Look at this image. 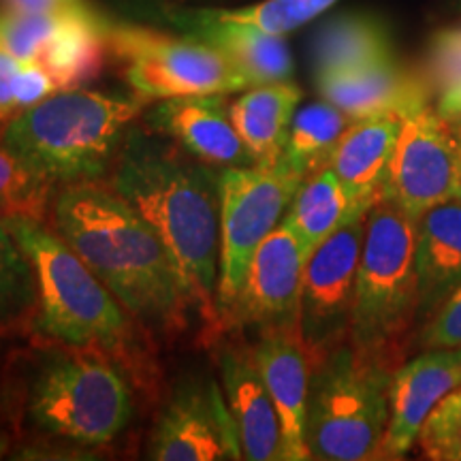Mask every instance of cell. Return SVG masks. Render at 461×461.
<instances>
[{
  "instance_id": "cell-34",
  "label": "cell",
  "mask_w": 461,
  "mask_h": 461,
  "mask_svg": "<svg viewBox=\"0 0 461 461\" xmlns=\"http://www.w3.org/2000/svg\"><path fill=\"white\" fill-rule=\"evenodd\" d=\"M54 92H58L54 79H51V75L45 71L41 62H20V71H17L15 77L17 113L39 105V103L54 95Z\"/></svg>"
},
{
  "instance_id": "cell-22",
  "label": "cell",
  "mask_w": 461,
  "mask_h": 461,
  "mask_svg": "<svg viewBox=\"0 0 461 461\" xmlns=\"http://www.w3.org/2000/svg\"><path fill=\"white\" fill-rule=\"evenodd\" d=\"M107 58V20L77 0L39 62L51 75L58 90H73L99 77Z\"/></svg>"
},
{
  "instance_id": "cell-37",
  "label": "cell",
  "mask_w": 461,
  "mask_h": 461,
  "mask_svg": "<svg viewBox=\"0 0 461 461\" xmlns=\"http://www.w3.org/2000/svg\"><path fill=\"white\" fill-rule=\"evenodd\" d=\"M457 201H461V194H459V199H457Z\"/></svg>"
},
{
  "instance_id": "cell-19",
  "label": "cell",
  "mask_w": 461,
  "mask_h": 461,
  "mask_svg": "<svg viewBox=\"0 0 461 461\" xmlns=\"http://www.w3.org/2000/svg\"><path fill=\"white\" fill-rule=\"evenodd\" d=\"M173 24L190 32V37L214 45L229 58L230 65L248 79L263 86L288 82L293 77V56L280 34H269L255 26L222 20L216 11H180L171 15Z\"/></svg>"
},
{
  "instance_id": "cell-13",
  "label": "cell",
  "mask_w": 461,
  "mask_h": 461,
  "mask_svg": "<svg viewBox=\"0 0 461 461\" xmlns=\"http://www.w3.org/2000/svg\"><path fill=\"white\" fill-rule=\"evenodd\" d=\"M157 461L244 459L222 387L207 376L184 378L169 397L148 445Z\"/></svg>"
},
{
  "instance_id": "cell-1",
  "label": "cell",
  "mask_w": 461,
  "mask_h": 461,
  "mask_svg": "<svg viewBox=\"0 0 461 461\" xmlns=\"http://www.w3.org/2000/svg\"><path fill=\"white\" fill-rule=\"evenodd\" d=\"M221 176L152 129L131 126L109 186L158 233L203 319V342L218 322Z\"/></svg>"
},
{
  "instance_id": "cell-10",
  "label": "cell",
  "mask_w": 461,
  "mask_h": 461,
  "mask_svg": "<svg viewBox=\"0 0 461 461\" xmlns=\"http://www.w3.org/2000/svg\"><path fill=\"white\" fill-rule=\"evenodd\" d=\"M461 194V115L434 103L406 115L380 199L419 221Z\"/></svg>"
},
{
  "instance_id": "cell-36",
  "label": "cell",
  "mask_w": 461,
  "mask_h": 461,
  "mask_svg": "<svg viewBox=\"0 0 461 461\" xmlns=\"http://www.w3.org/2000/svg\"><path fill=\"white\" fill-rule=\"evenodd\" d=\"M77 0H5V11L14 14H56L65 11Z\"/></svg>"
},
{
  "instance_id": "cell-23",
  "label": "cell",
  "mask_w": 461,
  "mask_h": 461,
  "mask_svg": "<svg viewBox=\"0 0 461 461\" xmlns=\"http://www.w3.org/2000/svg\"><path fill=\"white\" fill-rule=\"evenodd\" d=\"M299 101L302 90L288 79L252 86L229 105L235 131L240 132L257 165L280 163Z\"/></svg>"
},
{
  "instance_id": "cell-7",
  "label": "cell",
  "mask_w": 461,
  "mask_h": 461,
  "mask_svg": "<svg viewBox=\"0 0 461 461\" xmlns=\"http://www.w3.org/2000/svg\"><path fill=\"white\" fill-rule=\"evenodd\" d=\"M393 372L350 339L312 363L305 414L310 459H376L389 423Z\"/></svg>"
},
{
  "instance_id": "cell-27",
  "label": "cell",
  "mask_w": 461,
  "mask_h": 461,
  "mask_svg": "<svg viewBox=\"0 0 461 461\" xmlns=\"http://www.w3.org/2000/svg\"><path fill=\"white\" fill-rule=\"evenodd\" d=\"M37 299L31 258L0 221V336L32 330Z\"/></svg>"
},
{
  "instance_id": "cell-6",
  "label": "cell",
  "mask_w": 461,
  "mask_h": 461,
  "mask_svg": "<svg viewBox=\"0 0 461 461\" xmlns=\"http://www.w3.org/2000/svg\"><path fill=\"white\" fill-rule=\"evenodd\" d=\"M26 391V419L41 436L73 447L113 442L132 419L131 378L96 350L45 342Z\"/></svg>"
},
{
  "instance_id": "cell-26",
  "label": "cell",
  "mask_w": 461,
  "mask_h": 461,
  "mask_svg": "<svg viewBox=\"0 0 461 461\" xmlns=\"http://www.w3.org/2000/svg\"><path fill=\"white\" fill-rule=\"evenodd\" d=\"M353 122L355 120L350 115L325 99L310 103L293 115L280 160L305 180L310 173L330 165L333 149Z\"/></svg>"
},
{
  "instance_id": "cell-24",
  "label": "cell",
  "mask_w": 461,
  "mask_h": 461,
  "mask_svg": "<svg viewBox=\"0 0 461 461\" xmlns=\"http://www.w3.org/2000/svg\"><path fill=\"white\" fill-rule=\"evenodd\" d=\"M366 214L355 210L342 182L330 165L310 173L297 188L295 197L288 205L282 224L295 235L299 244L310 257L316 246H321L336 230L346 227Z\"/></svg>"
},
{
  "instance_id": "cell-16",
  "label": "cell",
  "mask_w": 461,
  "mask_h": 461,
  "mask_svg": "<svg viewBox=\"0 0 461 461\" xmlns=\"http://www.w3.org/2000/svg\"><path fill=\"white\" fill-rule=\"evenodd\" d=\"M148 129L218 169L257 165L229 113L227 95L165 99L146 113Z\"/></svg>"
},
{
  "instance_id": "cell-8",
  "label": "cell",
  "mask_w": 461,
  "mask_h": 461,
  "mask_svg": "<svg viewBox=\"0 0 461 461\" xmlns=\"http://www.w3.org/2000/svg\"><path fill=\"white\" fill-rule=\"evenodd\" d=\"M107 45L126 84L148 101L230 95L250 88L238 67L201 39L107 22Z\"/></svg>"
},
{
  "instance_id": "cell-12",
  "label": "cell",
  "mask_w": 461,
  "mask_h": 461,
  "mask_svg": "<svg viewBox=\"0 0 461 461\" xmlns=\"http://www.w3.org/2000/svg\"><path fill=\"white\" fill-rule=\"evenodd\" d=\"M305 261L308 255L302 244L280 222L257 248L240 295L224 314L212 344L229 333L252 330L261 336L272 330L299 327Z\"/></svg>"
},
{
  "instance_id": "cell-4",
  "label": "cell",
  "mask_w": 461,
  "mask_h": 461,
  "mask_svg": "<svg viewBox=\"0 0 461 461\" xmlns=\"http://www.w3.org/2000/svg\"><path fill=\"white\" fill-rule=\"evenodd\" d=\"M148 105L140 95L58 90L5 126L0 146L51 186L109 177L132 122Z\"/></svg>"
},
{
  "instance_id": "cell-32",
  "label": "cell",
  "mask_w": 461,
  "mask_h": 461,
  "mask_svg": "<svg viewBox=\"0 0 461 461\" xmlns=\"http://www.w3.org/2000/svg\"><path fill=\"white\" fill-rule=\"evenodd\" d=\"M420 453L434 461H461V387L438 402L420 428Z\"/></svg>"
},
{
  "instance_id": "cell-30",
  "label": "cell",
  "mask_w": 461,
  "mask_h": 461,
  "mask_svg": "<svg viewBox=\"0 0 461 461\" xmlns=\"http://www.w3.org/2000/svg\"><path fill=\"white\" fill-rule=\"evenodd\" d=\"M428 79L434 105L442 113L461 115V28H448L434 37Z\"/></svg>"
},
{
  "instance_id": "cell-33",
  "label": "cell",
  "mask_w": 461,
  "mask_h": 461,
  "mask_svg": "<svg viewBox=\"0 0 461 461\" xmlns=\"http://www.w3.org/2000/svg\"><path fill=\"white\" fill-rule=\"evenodd\" d=\"M420 350L461 348V285L419 330Z\"/></svg>"
},
{
  "instance_id": "cell-20",
  "label": "cell",
  "mask_w": 461,
  "mask_h": 461,
  "mask_svg": "<svg viewBox=\"0 0 461 461\" xmlns=\"http://www.w3.org/2000/svg\"><path fill=\"white\" fill-rule=\"evenodd\" d=\"M402 122L403 115L400 113L355 120L333 149L330 167L359 214H367L380 199Z\"/></svg>"
},
{
  "instance_id": "cell-29",
  "label": "cell",
  "mask_w": 461,
  "mask_h": 461,
  "mask_svg": "<svg viewBox=\"0 0 461 461\" xmlns=\"http://www.w3.org/2000/svg\"><path fill=\"white\" fill-rule=\"evenodd\" d=\"M71 7L56 11V14H14V11H5V14H0V45L11 51L17 60L39 62L43 50L48 48L54 34L65 24V17Z\"/></svg>"
},
{
  "instance_id": "cell-28",
  "label": "cell",
  "mask_w": 461,
  "mask_h": 461,
  "mask_svg": "<svg viewBox=\"0 0 461 461\" xmlns=\"http://www.w3.org/2000/svg\"><path fill=\"white\" fill-rule=\"evenodd\" d=\"M54 188L28 169L9 149L0 146V221L34 218L45 222L51 210Z\"/></svg>"
},
{
  "instance_id": "cell-21",
  "label": "cell",
  "mask_w": 461,
  "mask_h": 461,
  "mask_svg": "<svg viewBox=\"0 0 461 461\" xmlns=\"http://www.w3.org/2000/svg\"><path fill=\"white\" fill-rule=\"evenodd\" d=\"M419 330L461 285V201L431 207L417 222Z\"/></svg>"
},
{
  "instance_id": "cell-15",
  "label": "cell",
  "mask_w": 461,
  "mask_h": 461,
  "mask_svg": "<svg viewBox=\"0 0 461 461\" xmlns=\"http://www.w3.org/2000/svg\"><path fill=\"white\" fill-rule=\"evenodd\" d=\"M221 387L227 400L241 455L250 461H285L282 425L252 346L216 339Z\"/></svg>"
},
{
  "instance_id": "cell-2",
  "label": "cell",
  "mask_w": 461,
  "mask_h": 461,
  "mask_svg": "<svg viewBox=\"0 0 461 461\" xmlns=\"http://www.w3.org/2000/svg\"><path fill=\"white\" fill-rule=\"evenodd\" d=\"M51 229L77 252L149 333H180L194 310L180 269L158 233L109 184L62 186Z\"/></svg>"
},
{
  "instance_id": "cell-18",
  "label": "cell",
  "mask_w": 461,
  "mask_h": 461,
  "mask_svg": "<svg viewBox=\"0 0 461 461\" xmlns=\"http://www.w3.org/2000/svg\"><path fill=\"white\" fill-rule=\"evenodd\" d=\"M316 86L322 99L353 120L383 113H400L406 118L434 99L429 79L403 71L395 60L355 71L316 75Z\"/></svg>"
},
{
  "instance_id": "cell-17",
  "label": "cell",
  "mask_w": 461,
  "mask_h": 461,
  "mask_svg": "<svg viewBox=\"0 0 461 461\" xmlns=\"http://www.w3.org/2000/svg\"><path fill=\"white\" fill-rule=\"evenodd\" d=\"M255 357L265 387L272 395L282 425L285 461L310 459L305 445V414H308L310 363L299 327L272 330L258 336Z\"/></svg>"
},
{
  "instance_id": "cell-31",
  "label": "cell",
  "mask_w": 461,
  "mask_h": 461,
  "mask_svg": "<svg viewBox=\"0 0 461 461\" xmlns=\"http://www.w3.org/2000/svg\"><path fill=\"white\" fill-rule=\"evenodd\" d=\"M336 3L338 0H263L252 7L233 9L230 20L285 37L286 32L295 31V28L308 24L314 17L325 14Z\"/></svg>"
},
{
  "instance_id": "cell-25",
  "label": "cell",
  "mask_w": 461,
  "mask_h": 461,
  "mask_svg": "<svg viewBox=\"0 0 461 461\" xmlns=\"http://www.w3.org/2000/svg\"><path fill=\"white\" fill-rule=\"evenodd\" d=\"M316 75L393 60L387 28L367 15H339L327 22L314 37Z\"/></svg>"
},
{
  "instance_id": "cell-14",
  "label": "cell",
  "mask_w": 461,
  "mask_h": 461,
  "mask_svg": "<svg viewBox=\"0 0 461 461\" xmlns=\"http://www.w3.org/2000/svg\"><path fill=\"white\" fill-rule=\"evenodd\" d=\"M461 387V348H434L406 359L391 378L389 423L376 459H403L442 397Z\"/></svg>"
},
{
  "instance_id": "cell-3",
  "label": "cell",
  "mask_w": 461,
  "mask_h": 461,
  "mask_svg": "<svg viewBox=\"0 0 461 461\" xmlns=\"http://www.w3.org/2000/svg\"><path fill=\"white\" fill-rule=\"evenodd\" d=\"M3 222L34 267L39 297L34 336L96 350L131 378L132 387L146 395L157 393L160 374L146 327L43 221L5 218Z\"/></svg>"
},
{
  "instance_id": "cell-11",
  "label": "cell",
  "mask_w": 461,
  "mask_h": 461,
  "mask_svg": "<svg viewBox=\"0 0 461 461\" xmlns=\"http://www.w3.org/2000/svg\"><path fill=\"white\" fill-rule=\"evenodd\" d=\"M366 221L367 214L336 230L316 246L305 261L299 331L310 363L350 336Z\"/></svg>"
},
{
  "instance_id": "cell-35",
  "label": "cell",
  "mask_w": 461,
  "mask_h": 461,
  "mask_svg": "<svg viewBox=\"0 0 461 461\" xmlns=\"http://www.w3.org/2000/svg\"><path fill=\"white\" fill-rule=\"evenodd\" d=\"M17 58L0 45V122H9L17 115L15 103V77L20 71Z\"/></svg>"
},
{
  "instance_id": "cell-5",
  "label": "cell",
  "mask_w": 461,
  "mask_h": 461,
  "mask_svg": "<svg viewBox=\"0 0 461 461\" xmlns=\"http://www.w3.org/2000/svg\"><path fill=\"white\" fill-rule=\"evenodd\" d=\"M417 222L387 199L370 207L348 339L395 370L419 333Z\"/></svg>"
},
{
  "instance_id": "cell-9",
  "label": "cell",
  "mask_w": 461,
  "mask_h": 461,
  "mask_svg": "<svg viewBox=\"0 0 461 461\" xmlns=\"http://www.w3.org/2000/svg\"><path fill=\"white\" fill-rule=\"evenodd\" d=\"M303 177L282 163L227 167L221 176V278L216 338L224 314L238 299L257 248L285 221Z\"/></svg>"
}]
</instances>
